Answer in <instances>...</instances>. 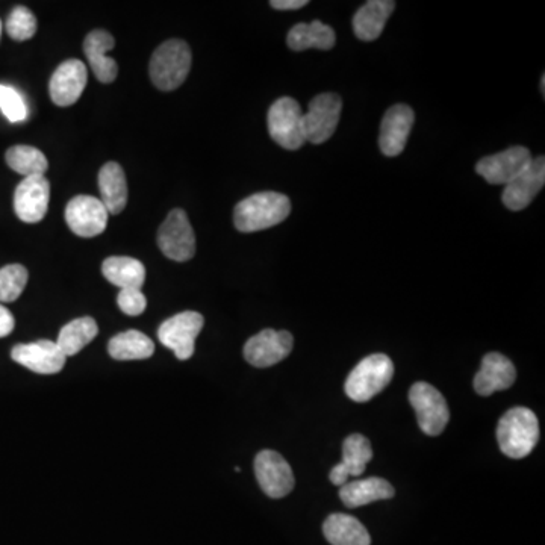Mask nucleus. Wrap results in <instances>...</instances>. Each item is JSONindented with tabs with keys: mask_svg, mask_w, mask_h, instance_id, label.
<instances>
[{
	"mask_svg": "<svg viewBox=\"0 0 545 545\" xmlns=\"http://www.w3.org/2000/svg\"><path fill=\"white\" fill-rule=\"evenodd\" d=\"M290 212L291 202L285 194L262 191L246 197L235 206V228L244 234L265 231L281 225Z\"/></svg>",
	"mask_w": 545,
	"mask_h": 545,
	"instance_id": "f257e3e1",
	"label": "nucleus"
},
{
	"mask_svg": "<svg viewBox=\"0 0 545 545\" xmlns=\"http://www.w3.org/2000/svg\"><path fill=\"white\" fill-rule=\"evenodd\" d=\"M497 440L503 455L523 459L532 453L539 441V423L535 412L517 406L509 409L497 427Z\"/></svg>",
	"mask_w": 545,
	"mask_h": 545,
	"instance_id": "f03ea898",
	"label": "nucleus"
},
{
	"mask_svg": "<svg viewBox=\"0 0 545 545\" xmlns=\"http://www.w3.org/2000/svg\"><path fill=\"white\" fill-rule=\"evenodd\" d=\"M191 49L184 40H167L158 46L150 60L149 72L153 85L161 91L181 87L191 70Z\"/></svg>",
	"mask_w": 545,
	"mask_h": 545,
	"instance_id": "7ed1b4c3",
	"label": "nucleus"
},
{
	"mask_svg": "<svg viewBox=\"0 0 545 545\" xmlns=\"http://www.w3.org/2000/svg\"><path fill=\"white\" fill-rule=\"evenodd\" d=\"M394 377V364L384 353L362 359L347 377L344 391L353 402L364 403L382 393Z\"/></svg>",
	"mask_w": 545,
	"mask_h": 545,
	"instance_id": "20e7f679",
	"label": "nucleus"
},
{
	"mask_svg": "<svg viewBox=\"0 0 545 545\" xmlns=\"http://www.w3.org/2000/svg\"><path fill=\"white\" fill-rule=\"evenodd\" d=\"M302 119L299 103L291 97H281L268 109V134L284 149H300L306 143Z\"/></svg>",
	"mask_w": 545,
	"mask_h": 545,
	"instance_id": "39448f33",
	"label": "nucleus"
},
{
	"mask_svg": "<svg viewBox=\"0 0 545 545\" xmlns=\"http://www.w3.org/2000/svg\"><path fill=\"white\" fill-rule=\"evenodd\" d=\"M205 318L196 311L173 315L159 326L158 338L162 346L173 350L179 361H187L194 355L196 340L202 332Z\"/></svg>",
	"mask_w": 545,
	"mask_h": 545,
	"instance_id": "423d86ee",
	"label": "nucleus"
},
{
	"mask_svg": "<svg viewBox=\"0 0 545 545\" xmlns=\"http://www.w3.org/2000/svg\"><path fill=\"white\" fill-rule=\"evenodd\" d=\"M343 100L335 93H321L309 103L303 114L302 126L305 140L312 144L326 143L337 131Z\"/></svg>",
	"mask_w": 545,
	"mask_h": 545,
	"instance_id": "0eeeda50",
	"label": "nucleus"
},
{
	"mask_svg": "<svg viewBox=\"0 0 545 545\" xmlns=\"http://www.w3.org/2000/svg\"><path fill=\"white\" fill-rule=\"evenodd\" d=\"M159 249L176 262L190 261L196 255V235L184 209H173L158 231Z\"/></svg>",
	"mask_w": 545,
	"mask_h": 545,
	"instance_id": "6e6552de",
	"label": "nucleus"
},
{
	"mask_svg": "<svg viewBox=\"0 0 545 545\" xmlns=\"http://www.w3.org/2000/svg\"><path fill=\"white\" fill-rule=\"evenodd\" d=\"M409 402L426 435L438 436L444 432L450 420V411L440 391L426 382H417L409 391Z\"/></svg>",
	"mask_w": 545,
	"mask_h": 545,
	"instance_id": "1a4fd4ad",
	"label": "nucleus"
},
{
	"mask_svg": "<svg viewBox=\"0 0 545 545\" xmlns=\"http://www.w3.org/2000/svg\"><path fill=\"white\" fill-rule=\"evenodd\" d=\"M255 474L262 491L271 499L288 496L296 485L293 470L284 456L273 450H262L255 459Z\"/></svg>",
	"mask_w": 545,
	"mask_h": 545,
	"instance_id": "9d476101",
	"label": "nucleus"
},
{
	"mask_svg": "<svg viewBox=\"0 0 545 545\" xmlns=\"http://www.w3.org/2000/svg\"><path fill=\"white\" fill-rule=\"evenodd\" d=\"M532 162L529 149L509 147L496 155L485 156L477 162L476 172L493 185H508Z\"/></svg>",
	"mask_w": 545,
	"mask_h": 545,
	"instance_id": "9b49d317",
	"label": "nucleus"
},
{
	"mask_svg": "<svg viewBox=\"0 0 545 545\" xmlns=\"http://www.w3.org/2000/svg\"><path fill=\"white\" fill-rule=\"evenodd\" d=\"M294 338L287 331L265 329L244 346V358L256 368H267L284 361L293 350Z\"/></svg>",
	"mask_w": 545,
	"mask_h": 545,
	"instance_id": "f8f14e48",
	"label": "nucleus"
},
{
	"mask_svg": "<svg viewBox=\"0 0 545 545\" xmlns=\"http://www.w3.org/2000/svg\"><path fill=\"white\" fill-rule=\"evenodd\" d=\"M108 211L100 199L93 196H76L66 208V222L73 234L81 238H94L103 234L108 225Z\"/></svg>",
	"mask_w": 545,
	"mask_h": 545,
	"instance_id": "ddd939ff",
	"label": "nucleus"
},
{
	"mask_svg": "<svg viewBox=\"0 0 545 545\" xmlns=\"http://www.w3.org/2000/svg\"><path fill=\"white\" fill-rule=\"evenodd\" d=\"M11 358L32 373L57 374L66 365L67 356L55 341L40 340L35 343L17 344L11 350Z\"/></svg>",
	"mask_w": 545,
	"mask_h": 545,
	"instance_id": "4468645a",
	"label": "nucleus"
},
{
	"mask_svg": "<svg viewBox=\"0 0 545 545\" xmlns=\"http://www.w3.org/2000/svg\"><path fill=\"white\" fill-rule=\"evenodd\" d=\"M50 184L44 176H29L17 185L14 211L23 223L41 222L49 208Z\"/></svg>",
	"mask_w": 545,
	"mask_h": 545,
	"instance_id": "2eb2a0df",
	"label": "nucleus"
},
{
	"mask_svg": "<svg viewBox=\"0 0 545 545\" xmlns=\"http://www.w3.org/2000/svg\"><path fill=\"white\" fill-rule=\"evenodd\" d=\"M545 185V158L532 159L529 167L524 169L514 181L505 185L502 194L503 203L511 211H523L538 196Z\"/></svg>",
	"mask_w": 545,
	"mask_h": 545,
	"instance_id": "dca6fc26",
	"label": "nucleus"
},
{
	"mask_svg": "<svg viewBox=\"0 0 545 545\" xmlns=\"http://www.w3.org/2000/svg\"><path fill=\"white\" fill-rule=\"evenodd\" d=\"M87 82V67L82 61H64L50 78V99L58 106H72L84 93Z\"/></svg>",
	"mask_w": 545,
	"mask_h": 545,
	"instance_id": "f3484780",
	"label": "nucleus"
},
{
	"mask_svg": "<svg viewBox=\"0 0 545 545\" xmlns=\"http://www.w3.org/2000/svg\"><path fill=\"white\" fill-rule=\"evenodd\" d=\"M415 114L411 106H391L380 125L379 146L385 156H399L405 150L414 126Z\"/></svg>",
	"mask_w": 545,
	"mask_h": 545,
	"instance_id": "a211bd4d",
	"label": "nucleus"
},
{
	"mask_svg": "<svg viewBox=\"0 0 545 545\" xmlns=\"http://www.w3.org/2000/svg\"><path fill=\"white\" fill-rule=\"evenodd\" d=\"M517 370L506 356L488 353L483 358L482 367L474 377V390L479 396H491L497 391H505L515 384Z\"/></svg>",
	"mask_w": 545,
	"mask_h": 545,
	"instance_id": "6ab92c4d",
	"label": "nucleus"
},
{
	"mask_svg": "<svg viewBox=\"0 0 545 545\" xmlns=\"http://www.w3.org/2000/svg\"><path fill=\"white\" fill-rule=\"evenodd\" d=\"M114 46H116V40L113 35L102 31V29H96L85 37V57H87L97 81L102 84H111L116 81L117 75H119V66H117L116 60L106 57V52L114 49Z\"/></svg>",
	"mask_w": 545,
	"mask_h": 545,
	"instance_id": "aec40b11",
	"label": "nucleus"
},
{
	"mask_svg": "<svg viewBox=\"0 0 545 545\" xmlns=\"http://www.w3.org/2000/svg\"><path fill=\"white\" fill-rule=\"evenodd\" d=\"M394 496V486L380 477L349 480L340 489L341 500L347 508H361L379 500L393 499Z\"/></svg>",
	"mask_w": 545,
	"mask_h": 545,
	"instance_id": "412c9836",
	"label": "nucleus"
},
{
	"mask_svg": "<svg viewBox=\"0 0 545 545\" xmlns=\"http://www.w3.org/2000/svg\"><path fill=\"white\" fill-rule=\"evenodd\" d=\"M396 10L393 0H370L359 8L353 17V31L362 41H374L380 37L391 14Z\"/></svg>",
	"mask_w": 545,
	"mask_h": 545,
	"instance_id": "4be33fe9",
	"label": "nucleus"
},
{
	"mask_svg": "<svg viewBox=\"0 0 545 545\" xmlns=\"http://www.w3.org/2000/svg\"><path fill=\"white\" fill-rule=\"evenodd\" d=\"M100 202L108 214L117 215L128 205V181L117 162H106L99 172Z\"/></svg>",
	"mask_w": 545,
	"mask_h": 545,
	"instance_id": "5701e85b",
	"label": "nucleus"
},
{
	"mask_svg": "<svg viewBox=\"0 0 545 545\" xmlns=\"http://www.w3.org/2000/svg\"><path fill=\"white\" fill-rule=\"evenodd\" d=\"M324 536L332 545H370L371 536L352 515L332 514L323 524Z\"/></svg>",
	"mask_w": 545,
	"mask_h": 545,
	"instance_id": "b1692460",
	"label": "nucleus"
},
{
	"mask_svg": "<svg viewBox=\"0 0 545 545\" xmlns=\"http://www.w3.org/2000/svg\"><path fill=\"white\" fill-rule=\"evenodd\" d=\"M102 273L106 281L116 285L120 290H125V288L141 290L144 281H146V267L143 262L129 258V256L106 258L102 264Z\"/></svg>",
	"mask_w": 545,
	"mask_h": 545,
	"instance_id": "393cba45",
	"label": "nucleus"
},
{
	"mask_svg": "<svg viewBox=\"0 0 545 545\" xmlns=\"http://www.w3.org/2000/svg\"><path fill=\"white\" fill-rule=\"evenodd\" d=\"M335 41H337V35L334 29L324 25L320 20L293 26L287 38L288 47L296 52L308 49L329 50L335 46Z\"/></svg>",
	"mask_w": 545,
	"mask_h": 545,
	"instance_id": "a878e982",
	"label": "nucleus"
},
{
	"mask_svg": "<svg viewBox=\"0 0 545 545\" xmlns=\"http://www.w3.org/2000/svg\"><path fill=\"white\" fill-rule=\"evenodd\" d=\"M108 353L116 361H141L155 353V344L143 332H122L109 340Z\"/></svg>",
	"mask_w": 545,
	"mask_h": 545,
	"instance_id": "bb28decb",
	"label": "nucleus"
},
{
	"mask_svg": "<svg viewBox=\"0 0 545 545\" xmlns=\"http://www.w3.org/2000/svg\"><path fill=\"white\" fill-rule=\"evenodd\" d=\"M99 334V327L91 317L76 318L63 327L55 343L66 356H73L81 352Z\"/></svg>",
	"mask_w": 545,
	"mask_h": 545,
	"instance_id": "cd10ccee",
	"label": "nucleus"
},
{
	"mask_svg": "<svg viewBox=\"0 0 545 545\" xmlns=\"http://www.w3.org/2000/svg\"><path fill=\"white\" fill-rule=\"evenodd\" d=\"M5 158H7L8 166L25 178L43 176L49 169L46 156L37 147L25 146V144L10 147Z\"/></svg>",
	"mask_w": 545,
	"mask_h": 545,
	"instance_id": "c85d7f7f",
	"label": "nucleus"
},
{
	"mask_svg": "<svg viewBox=\"0 0 545 545\" xmlns=\"http://www.w3.org/2000/svg\"><path fill=\"white\" fill-rule=\"evenodd\" d=\"M373 459L370 441L361 433H353L343 444V467L350 477H359L365 471L368 462Z\"/></svg>",
	"mask_w": 545,
	"mask_h": 545,
	"instance_id": "c756f323",
	"label": "nucleus"
},
{
	"mask_svg": "<svg viewBox=\"0 0 545 545\" xmlns=\"http://www.w3.org/2000/svg\"><path fill=\"white\" fill-rule=\"evenodd\" d=\"M28 281V270L22 264H10L0 268V302H16L25 291Z\"/></svg>",
	"mask_w": 545,
	"mask_h": 545,
	"instance_id": "7c9ffc66",
	"label": "nucleus"
},
{
	"mask_svg": "<svg viewBox=\"0 0 545 545\" xmlns=\"http://www.w3.org/2000/svg\"><path fill=\"white\" fill-rule=\"evenodd\" d=\"M37 19L26 7H16L7 20V32L13 40H31L37 32Z\"/></svg>",
	"mask_w": 545,
	"mask_h": 545,
	"instance_id": "2f4dec72",
	"label": "nucleus"
},
{
	"mask_svg": "<svg viewBox=\"0 0 545 545\" xmlns=\"http://www.w3.org/2000/svg\"><path fill=\"white\" fill-rule=\"evenodd\" d=\"M0 111L11 123H22L28 119V106L16 88L0 84Z\"/></svg>",
	"mask_w": 545,
	"mask_h": 545,
	"instance_id": "473e14b6",
	"label": "nucleus"
},
{
	"mask_svg": "<svg viewBox=\"0 0 545 545\" xmlns=\"http://www.w3.org/2000/svg\"><path fill=\"white\" fill-rule=\"evenodd\" d=\"M117 305L122 309L123 314L137 317L146 311L147 300L143 291L137 290V288H125V290H120L119 296H117Z\"/></svg>",
	"mask_w": 545,
	"mask_h": 545,
	"instance_id": "72a5a7b5",
	"label": "nucleus"
},
{
	"mask_svg": "<svg viewBox=\"0 0 545 545\" xmlns=\"http://www.w3.org/2000/svg\"><path fill=\"white\" fill-rule=\"evenodd\" d=\"M14 327H16L14 315L11 314L10 309L0 305V338L8 337L14 331Z\"/></svg>",
	"mask_w": 545,
	"mask_h": 545,
	"instance_id": "f704fd0d",
	"label": "nucleus"
},
{
	"mask_svg": "<svg viewBox=\"0 0 545 545\" xmlns=\"http://www.w3.org/2000/svg\"><path fill=\"white\" fill-rule=\"evenodd\" d=\"M270 5L275 10L294 11L306 7L308 0H271Z\"/></svg>",
	"mask_w": 545,
	"mask_h": 545,
	"instance_id": "c9c22d12",
	"label": "nucleus"
},
{
	"mask_svg": "<svg viewBox=\"0 0 545 545\" xmlns=\"http://www.w3.org/2000/svg\"><path fill=\"white\" fill-rule=\"evenodd\" d=\"M329 477H331V482L334 483V485L340 486V488L341 486L346 485L350 480L349 473H347L346 468L343 467L341 462L332 468L331 476Z\"/></svg>",
	"mask_w": 545,
	"mask_h": 545,
	"instance_id": "e433bc0d",
	"label": "nucleus"
},
{
	"mask_svg": "<svg viewBox=\"0 0 545 545\" xmlns=\"http://www.w3.org/2000/svg\"><path fill=\"white\" fill-rule=\"evenodd\" d=\"M541 94H542V97L545 96V76H542V79H541Z\"/></svg>",
	"mask_w": 545,
	"mask_h": 545,
	"instance_id": "4c0bfd02",
	"label": "nucleus"
},
{
	"mask_svg": "<svg viewBox=\"0 0 545 545\" xmlns=\"http://www.w3.org/2000/svg\"><path fill=\"white\" fill-rule=\"evenodd\" d=\"M0 35H2V22H0Z\"/></svg>",
	"mask_w": 545,
	"mask_h": 545,
	"instance_id": "58836bf2",
	"label": "nucleus"
}]
</instances>
